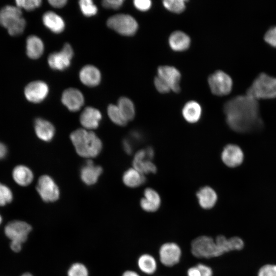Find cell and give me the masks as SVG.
<instances>
[{"label": "cell", "instance_id": "obj_23", "mask_svg": "<svg viewBox=\"0 0 276 276\" xmlns=\"http://www.w3.org/2000/svg\"><path fill=\"white\" fill-rule=\"evenodd\" d=\"M215 241L223 254L232 250H241L244 247L243 240L238 237L227 239L223 235H219Z\"/></svg>", "mask_w": 276, "mask_h": 276}, {"label": "cell", "instance_id": "obj_1", "mask_svg": "<svg viewBox=\"0 0 276 276\" xmlns=\"http://www.w3.org/2000/svg\"><path fill=\"white\" fill-rule=\"evenodd\" d=\"M226 123L233 131L249 133L264 126L258 100L247 95L237 96L224 105Z\"/></svg>", "mask_w": 276, "mask_h": 276}, {"label": "cell", "instance_id": "obj_19", "mask_svg": "<svg viewBox=\"0 0 276 276\" xmlns=\"http://www.w3.org/2000/svg\"><path fill=\"white\" fill-rule=\"evenodd\" d=\"M161 204V198L154 189L146 188L144 191V197L141 199L140 205L143 210L148 212L156 211Z\"/></svg>", "mask_w": 276, "mask_h": 276}, {"label": "cell", "instance_id": "obj_20", "mask_svg": "<svg viewBox=\"0 0 276 276\" xmlns=\"http://www.w3.org/2000/svg\"><path fill=\"white\" fill-rule=\"evenodd\" d=\"M34 130L37 136L44 142L51 141L55 133L54 125L42 118H37L35 120Z\"/></svg>", "mask_w": 276, "mask_h": 276}, {"label": "cell", "instance_id": "obj_6", "mask_svg": "<svg viewBox=\"0 0 276 276\" xmlns=\"http://www.w3.org/2000/svg\"><path fill=\"white\" fill-rule=\"evenodd\" d=\"M191 250L193 256L199 258H211L223 255L215 241L206 236L194 239L191 242Z\"/></svg>", "mask_w": 276, "mask_h": 276}, {"label": "cell", "instance_id": "obj_31", "mask_svg": "<svg viewBox=\"0 0 276 276\" xmlns=\"http://www.w3.org/2000/svg\"><path fill=\"white\" fill-rule=\"evenodd\" d=\"M138 266L141 271L149 274L154 273L157 267L154 257L148 254H144L139 258Z\"/></svg>", "mask_w": 276, "mask_h": 276}, {"label": "cell", "instance_id": "obj_12", "mask_svg": "<svg viewBox=\"0 0 276 276\" xmlns=\"http://www.w3.org/2000/svg\"><path fill=\"white\" fill-rule=\"evenodd\" d=\"M181 249L175 243L168 242L163 244L159 250V260L166 266L177 264L181 257Z\"/></svg>", "mask_w": 276, "mask_h": 276}, {"label": "cell", "instance_id": "obj_32", "mask_svg": "<svg viewBox=\"0 0 276 276\" xmlns=\"http://www.w3.org/2000/svg\"><path fill=\"white\" fill-rule=\"evenodd\" d=\"M107 114L114 124L119 126H125L127 122L123 117L117 105L110 104L107 107Z\"/></svg>", "mask_w": 276, "mask_h": 276}, {"label": "cell", "instance_id": "obj_16", "mask_svg": "<svg viewBox=\"0 0 276 276\" xmlns=\"http://www.w3.org/2000/svg\"><path fill=\"white\" fill-rule=\"evenodd\" d=\"M61 101L69 110L77 111L83 106L84 99L80 90L74 88H69L63 92Z\"/></svg>", "mask_w": 276, "mask_h": 276}, {"label": "cell", "instance_id": "obj_15", "mask_svg": "<svg viewBox=\"0 0 276 276\" xmlns=\"http://www.w3.org/2000/svg\"><path fill=\"white\" fill-rule=\"evenodd\" d=\"M157 76L169 85L172 90L175 93L180 91L181 75L177 68L171 66H160L157 69Z\"/></svg>", "mask_w": 276, "mask_h": 276}, {"label": "cell", "instance_id": "obj_51", "mask_svg": "<svg viewBox=\"0 0 276 276\" xmlns=\"http://www.w3.org/2000/svg\"><path fill=\"white\" fill-rule=\"evenodd\" d=\"M2 221V218L1 216L0 215V224L1 223Z\"/></svg>", "mask_w": 276, "mask_h": 276}, {"label": "cell", "instance_id": "obj_46", "mask_svg": "<svg viewBox=\"0 0 276 276\" xmlns=\"http://www.w3.org/2000/svg\"><path fill=\"white\" fill-rule=\"evenodd\" d=\"M49 3L54 8H60L63 7L67 3L66 0H50Z\"/></svg>", "mask_w": 276, "mask_h": 276}, {"label": "cell", "instance_id": "obj_29", "mask_svg": "<svg viewBox=\"0 0 276 276\" xmlns=\"http://www.w3.org/2000/svg\"><path fill=\"white\" fill-rule=\"evenodd\" d=\"M27 54L32 59H37L42 54L44 45L42 40L35 35L29 36L27 39Z\"/></svg>", "mask_w": 276, "mask_h": 276}, {"label": "cell", "instance_id": "obj_21", "mask_svg": "<svg viewBox=\"0 0 276 276\" xmlns=\"http://www.w3.org/2000/svg\"><path fill=\"white\" fill-rule=\"evenodd\" d=\"M196 197L199 205L204 209H210L214 207L218 198L216 191L209 186L200 188L196 193Z\"/></svg>", "mask_w": 276, "mask_h": 276}, {"label": "cell", "instance_id": "obj_36", "mask_svg": "<svg viewBox=\"0 0 276 276\" xmlns=\"http://www.w3.org/2000/svg\"><path fill=\"white\" fill-rule=\"evenodd\" d=\"M68 276H88V271L86 267L79 263L72 265L67 272Z\"/></svg>", "mask_w": 276, "mask_h": 276}, {"label": "cell", "instance_id": "obj_11", "mask_svg": "<svg viewBox=\"0 0 276 276\" xmlns=\"http://www.w3.org/2000/svg\"><path fill=\"white\" fill-rule=\"evenodd\" d=\"M73 50L68 43H65L58 52L51 54L48 59L49 66L54 70H64L68 67L73 56Z\"/></svg>", "mask_w": 276, "mask_h": 276}, {"label": "cell", "instance_id": "obj_27", "mask_svg": "<svg viewBox=\"0 0 276 276\" xmlns=\"http://www.w3.org/2000/svg\"><path fill=\"white\" fill-rule=\"evenodd\" d=\"M44 26L55 33L62 32L65 27L62 18L53 11L46 12L42 16Z\"/></svg>", "mask_w": 276, "mask_h": 276}, {"label": "cell", "instance_id": "obj_10", "mask_svg": "<svg viewBox=\"0 0 276 276\" xmlns=\"http://www.w3.org/2000/svg\"><path fill=\"white\" fill-rule=\"evenodd\" d=\"M36 190L45 202H54L58 199L60 195L59 188L54 179L49 175L39 177L36 185Z\"/></svg>", "mask_w": 276, "mask_h": 276}, {"label": "cell", "instance_id": "obj_26", "mask_svg": "<svg viewBox=\"0 0 276 276\" xmlns=\"http://www.w3.org/2000/svg\"><path fill=\"white\" fill-rule=\"evenodd\" d=\"M190 42L189 36L180 31L173 32L169 38V45L175 51H183L187 50L190 46Z\"/></svg>", "mask_w": 276, "mask_h": 276}, {"label": "cell", "instance_id": "obj_40", "mask_svg": "<svg viewBox=\"0 0 276 276\" xmlns=\"http://www.w3.org/2000/svg\"><path fill=\"white\" fill-rule=\"evenodd\" d=\"M258 276H276V265L267 264L263 266L259 270Z\"/></svg>", "mask_w": 276, "mask_h": 276}, {"label": "cell", "instance_id": "obj_24", "mask_svg": "<svg viewBox=\"0 0 276 276\" xmlns=\"http://www.w3.org/2000/svg\"><path fill=\"white\" fill-rule=\"evenodd\" d=\"M182 115L184 119L189 123H196L201 118L202 108L200 104L195 101L187 102L182 109Z\"/></svg>", "mask_w": 276, "mask_h": 276}, {"label": "cell", "instance_id": "obj_38", "mask_svg": "<svg viewBox=\"0 0 276 276\" xmlns=\"http://www.w3.org/2000/svg\"><path fill=\"white\" fill-rule=\"evenodd\" d=\"M264 38L267 43L276 48V26L271 27L267 30Z\"/></svg>", "mask_w": 276, "mask_h": 276}, {"label": "cell", "instance_id": "obj_43", "mask_svg": "<svg viewBox=\"0 0 276 276\" xmlns=\"http://www.w3.org/2000/svg\"><path fill=\"white\" fill-rule=\"evenodd\" d=\"M196 267L199 269L201 276H212L213 271L209 266L203 264H198Z\"/></svg>", "mask_w": 276, "mask_h": 276}, {"label": "cell", "instance_id": "obj_44", "mask_svg": "<svg viewBox=\"0 0 276 276\" xmlns=\"http://www.w3.org/2000/svg\"><path fill=\"white\" fill-rule=\"evenodd\" d=\"M122 144L123 147L125 152L128 154H131L133 151L134 144L129 138L124 139Z\"/></svg>", "mask_w": 276, "mask_h": 276}, {"label": "cell", "instance_id": "obj_35", "mask_svg": "<svg viewBox=\"0 0 276 276\" xmlns=\"http://www.w3.org/2000/svg\"><path fill=\"white\" fill-rule=\"evenodd\" d=\"M13 194L6 185L0 183V206H4L11 202Z\"/></svg>", "mask_w": 276, "mask_h": 276}, {"label": "cell", "instance_id": "obj_34", "mask_svg": "<svg viewBox=\"0 0 276 276\" xmlns=\"http://www.w3.org/2000/svg\"><path fill=\"white\" fill-rule=\"evenodd\" d=\"M79 6L81 12L86 16L95 15L97 12V8L91 0H81Z\"/></svg>", "mask_w": 276, "mask_h": 276}, {"label": "cell", "instance_id": "obj_4", "mask_svg": "<svg viewBox=\"0 0 276 276\" xmlns=\"http://www.w3.org/2000/svg\"><path fill=\"white\" fill-rule=\"evenodd\" d=\"M0 25L7 29L11 35L21 34L25 29L26 21L19 7L6 6L0 11Z\"/></svg>", "mask_w": 276, "mask_h": 276}, {"label": "cell", "instance_id": "obj_42", "mask_svg": "<svg viewBox=\"0 0 276 276\" xmlns=\"http://www.w3.org/2000/svg\"><path fill=\"white\" fill-rule=\"evenodd\" d=\"M123 0H104L102 2L105 8L112 9H118L123 5Z\"/></svg>", "mask_w": 276, "mask_h": 276}, {"label": "cell", "instance_id": "obj_3", "mask_svg": "<svg viewBox=\"0 0 276 276\" xmlns=\"http://www.w3.org/2000/svg\"><path fill=\"white\" fill-rule=\"evenodd\" d=\"M246 95L258 100L276 97V78L265 73L259 74L246 90Z\"/></svg>", "mask_w": 276, "mask_h": 276}, {"label": "cell", "instance_id": "obj_30", "mask_svg": "<svg viewBox=\"0 0 276 276\" xmlns=\"http://www.w3.org/2000/svg\"><path fill=\"white\" fill-rule=\"evenodd\" d=\"M123 117L128 122L132 120L135 116V108L133 102L126 97L119 99L117 105Z\"/></svg>", "mask_w": 276, "mask_h": 276}, {"label": "cell", "instance_id": "obj_37", "mask_svg": "<svg viewBox=\"0 0 276 276\" xmlns=\"http://www.w3.org/2000/svg\"><path fill=\"white\" fill-rule=\"evenodd\" d=\"M16 6L27 10H32L39 7L41 4V0H17Z\"/></svg>", "mask_w": 276, "mask_h": 276}, {"label": "cell", "instance_id": "obj_48", "mask_svg": "<svg viewBox=\"0 0 276 276\" xmlns=\"http://www.w3.org/2000/svg\"><path fill=\"white\" fill-rule=\"evenodd\" d=\"M7 147L3 143L0 142V159L5 158L7 154Z\"/></svg>", "mask_w": 276, "mask_h": 276}, {"label": "cell", "instance_id": "obj_28", "mask_svg": "<svg viewBox=\"0 0 276 276\" xmlns=\"http://www.w3.org/2000/svg\"><path fill=\"white\" fill-rule=\"evenodd\" d=\"M122 180L125 185L134 188L143 185L146 182V178L144 174L132 168L125 171Z\"/></svg>", "mask_w": 276, "mask_h": 276}, {"label": "cell", "instance_id": "obj_50", "mask_svg": "<svg viewBox=\"0 0 276 276\" xmlns=\"http://www.w3.org/2000/svg\"><path fill=\"white\" fill-rule=\"evenodd\" d=\"M21 276H33V275L29 273H25L24 274H22Z\"/></svg>", "mask_w": 276, "mask_h": 276}, {"label": "cell", "instance_id": "obj_8", "mask_svg": "<svg viewBox=\"0 0 276 276\" xmlns=\"http://www.w3.org/2000/svg\"><path fill=\"white\" fill-rule=\"evenodd\" d=\"M154 155V151L151 147L139 150L132 160L133 168L144 175L156 173V167L152 162Z\"/></svg>", "mask_w": 276, "mask_h": 276}, {"label": "cell", "instance_id": "obj_45", "mask_svg": "<svg viewBox=\"0 0 276 276\" xmlns=\"http://www.w3.org/2000/svg\"><path fill=\"white\" fill-rule=\"evenodd\" d=\"M129 139L134 145L141 143L143 140V137L141 132L137 130H133L130 133Z\"/></svg>", "mask_w": 276, "mask_h": 276}, {"label": "cell", "instance_id": "obj_22", "mask_svg": "<svg viewBox=\"0 0 276 276\" xmlns=\"http://www.w3.org/2000/svg\"><path fill=\"white\" fill-rule=\"evenodd\" d=\"M79 77L81 81L87 86H95L101 80L99 70L91 65H86L80 71Z\"/></svg>", "mask_w": 276, "mask_h": 276}, {"label": "cell", "instance_id": "obj_41", "mask_svg": "<svg viewBox=\"0 0 276 276\" xmlns=\"http://www.w3.org/2000/svg\"><path fill=\"white\" fill-rule=\"evenodd\" d=\"M133 5L137 10L146 11L151 8L152 3L149 0H135Z\"/></svg>", "mask_w": 276, "mask_h": 276}, {"label": "cell", "instance_id": "obj_33", "mask_svg": "<svg viewBox=\"0 0 276 276\" xmlns=\"http://www.w3.org/2000/svg\"><path fill=\"white\" fill-rule=\"evenodd\" d=\"M164 6L170 11L179 13L183 11L186 5L183 0H165L163 2Z\"/></svg>", "mask_w": 276, "mask_h": 276}, {"label": "cell", "instance_id": "obj_39", "mask_svg": "<svg viewBox=\"0 0 276 276\" xmlns=\"http://www.w3.org/2000/svg\"><path fill=\"white\" fill-rule=\"evenodd\" d=\"M154 83L157 90L160 93H167L171 90L169 85L158 76L154 78Z\"/></svg>", "mask_w": 276, "mask_h": 276}, {"label": "cell", "instance_id": "obj_25", "mask_svg": "<svg viewBox=\"0 0 276 276\" xmlns=\"http://www.w3.org/2000/svg\"><path fill=\"white\" fill-rule=\"evenodd\" d=\"M14 181L18 185L25 187L30 185L33 180L34 175L31 170L25 165H18L12 171Z\"/></svg>", "mask_w": 276, "mask_h": 276}, {"label": "cell", "instance_id": "obj_47", "mask_svg": "<svg viewBox=\"0 0 276 276\" xmlns=\"http://www.w3.org/2000/svg\"><path fill=\"white\" fill-rule=\"evenodd\" d=\"M188 276H201L200 272L196 266L190 268L187 271Z\"/></svg>", "mask_w": 276, "mask_h": 276}, {"label": "cell", "instance_id": "obj_13", "mask_svg": "<svg viewBox=\"0 0 276 276\" xmlns=\"http://www.w3.org/2000/svg\"><path fill=\"white\" fill-rule=\"evenodd\" d=\"M24 92L28 101L33 103H39L47 97L49 88L44 82L35 81L29 83L26 86Z\"/></svg>", "mask_w": 276, "mask_h": 276}, {"label": "cell", "instance_id": "obj_9", "mask_svg": "<svg viewBox=\"0 0 276 276\" xmlns=\"http://www.w3.org/2000/svg\"><path fill=\"white\" fill-rule=\"evenodd\" d=\"M208 83L212 93L217 96L228 95L231 91L233 86L231 77L220 70L210 75L208 78Z\"/></svg>", "mask_w": 276, "mask_h": 276}, {"label": "cell", "instance_id": "obj_49", "mask_svg": "<svg viewBox=\"0 0 276 276\" xmlns=\"http://www.w3.org/2000/svg\"><path fill=\"white\" fill-rule=\"evenodd\" d=\"M122 276H140L136 272L131 271L128 270L124 272Z\"/></svg>", "mask_w": 276, "mask_h": 276}, {"label": "cell", "instance_id": "obj_7", "mask_svg": "<svg viewBox=\"0 0 276 276\" xmlns=\"http://www.w3.org/2000/svg\"><path fill=\"white\" fill-rule=\"evenodd\" d=\"M107 25L110 29L125 36L134 35L138 29L136 20L131 16L125 14L111 16L108 19Z\"/></svg>", "mask_w": 276, "mask_h": 276}, {"label": "cell", "instance_id": "obj_5", "mask_svg": "<svg viewBox=\"0 0 276 276\" xmlns=\"http://www.w3.org/2000/svg\"><path fill=\"white\" fill-rule=\"evenodd\" d=\"M31 229L29 224L22 221H11L6 225L5 233L11 240L10 247L12 250L18 252L21 250V245L27 239Z\"/></svg>", "mask_w": 276, "mask_h": 276}, {"label": "cell", "instance_id": "obj_14", "mask_svg": "<svg viewBox=\"0 0 276 276\" xmlns=\"http://www.w3.org/2000/svg\"><path fill=\"white\" fill-rule=\"evenodd\" d=\"M223 163L227 167L235 168L242 164L244 154L240 147L235 144L226 145L221 154Z\"/></svg>", "mask_w": 276, "mask_h": 276}, {"label": "cell", "instance_id": "obj_17", "mask_svg": "<svg viewBox=\"0 0 276 276\" xmlns=\"http://www.w3.org/2000/svg\"><path fill=\"white\" fill-rule=\"evenodd\" d=\"M103 171L102 167L95 165L91 160H87L80 169V176L86 185L95 184Z\"/></svg>", "mask_w": 276, "mask_h": 276}, {"label": "cell", "instance_id": "obj_18", "mask_svg": "<svg viewBox=\"0 0 276 276\" xmlns=\"http://www.w3.org/2000/svg\"><path fill=\"white\" fill-rule=\"evenodd\" d=\"M101 119L102 114L100 111L92 107L85 108L80 117L81 124L86 130L98 128Z\"/></svg>", "mask_w": 276, "mask_h": 276}, {"label": "cell", "instance_id": "obj_2", "mask_svg": "<svg viewBox=\"0 0 276 276\" xmlns=\"http://www.w3.org/2000/svg\"><path fill=\"white\" fill-rule=\"evenodd\" d=\"M70 139L78 154L83 157H95L102 149V143L98 136L85 129H78L72 132Z\"/></svg>", "mask_w": 276, "mask_h": 276}]
</instances>
